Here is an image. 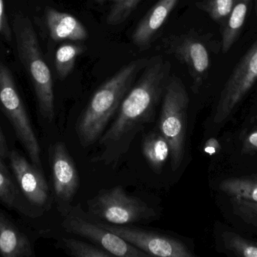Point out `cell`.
<instances>
[{"label": "cell", "instance_id": "cell-1", "mask_svg": "<svg viewBox=\"0 0 257 257\" xmlns=\"http://www.w3.org/2000/svg\"><path fill=\"white\" fill-rule=\"evenodd\" d=\"M171 76V64L163 57L148 60L140 78L132 86L117 116L99 140L98 162L116 165L126 155L136 135L154 121Z\"/></svg>", "mask_w": 257, "mask_h": 257}, {"label": "cell", "instance_id": "cell-2", "mask_svg": "<svg viewBox=\"0 0 257 257\" xmlns=\"http://www.w3.org/2000/svg\"><path fill=\"white\" fill-rule=\"evenodd\" d=\"M148 61L143 59L131 62L105 81L93 94L87 107L78 117L75 127L81 146L88 147L99 141L118 111L138 74Z\"/></svg>", "mask_w": 257, "mask_h": 257}, {"label": "cell", "instance_id": "cell-3", "mask_svg": "<svg viewBox=\"0 0 257 257\" xmlns=\"http://www.w3.org/2000/svg\"><path fill=\"white\" fill-rule=\"evenodd\" d=\"M21 62L30 73L41 115L51 122L54 118V96L51 71L42 57L36 32L28 18L18 17L13 24Z\"/></svg>", "mask_w": 257, "mask_h": 257}, {"label": "cell", "instance_id": "cell-4", "mask_svg": "<svg viewBox=\"0 0 257 257\" xmlns=\"http://www.w3.org/2000/svg\"><path fill=\"white\" fill-rule=\"evenodd\" d=\"M189 104L190 98L182 80L176 75L169 77L162 98L159 131L170 146L173 172L181 167L185 154Z\"/></svg>", "mask_w": 257, "mask_h": 257}, {"label": "cell", "instance_id": "cell-5", "mask_svg": "<svg viewBox=\"0 0 257 257\" xmlns=\"http://www.w3.org/2000/svg\"><path fill=\"white\" fill-rule=\"evenodd\" d=\"M88 214L96 220L113 225H133L152 221L154 208L136 196L126 194L121 186L102 190L87 202Z\"/></svg>", "mask_w": 257, "mask_h": 257}, {"label": "cell", "instance_id": "cell-6", "mask_svg": "<svg viewBox=\"0 0 257 257\" xmlns=\"http://www.w3.org/2000/svg\"><path fill=\"white\" fill-rule=\"evenodd\" d=\"M63 217L62 226L66 232L85 238L111 253L113 256H150L148 253L104 227L99 220L86 213L80 204L65 210Z\"/></svg>", "mask_w": 257, "mask_h": 257}, {"label": "cell", "instance_id": "cell-7", "mask_svg": "<svg viewBox=\"0 0 257 257\" xmlns=\"http://www.w3.org/2000/svg\"><path fill=\"white\" fill-rule=\"evenodd\" d=\"M0 107L10 121L18 140L28 153L30 161L36 167L42 170L39 142L14 82L12 73L1 61Z\"/></svg>", "mask_w": 257, "mask_h": 257}, {"label": "cell", "instance_id": "cell-8", "mask_svg": "<svg viewBox=\"0 0 257 257\" xmlns=\"http://www.w3.org/2000/svg\"><path fill=\"white\" fill-rule=\"evenodd\" d=\"M257 81V40L237 64L220 93L213 122L228 120Z\"/></svg>", "mask_w": 257, "mask_h": 257}, {"label": "cell", "instance_id": "cell-9", "mask_svg": "<svg viewBox=\"0 0 257 257\" xmlns=\"http://www.w3.org/2000/svg\"><path fill=\"white\" fill-rule=\"evenodd\" d=\"M108 230L140 249L149 256L194 257L185 243L170 235L142 229L133 225H113L101 221Z\"/></svg>", "mask_w": 257, "mask_h": 257}, {"label": "cell", "instance_id": "cell-10", "mask_svg": "<svg viewBox=\"0 0 257 257\" xmlns=\"http://www.w3.org/2000/svg\"><path fill=\"white\" fill-rule=\"evenodd\" d=\"M51 168L57 202L61 205H69L78 193L80 178L73 158L62 142L53 146Z\"/></svg>", "mask_w": 257, "mask_h": 257}, {"label": "cell", "instance_id": "cell-11", "mask_svg": "<svg viewBox=\"0 0 257 257\" xmlns=\"http://www.w3.org/2000/svg\"><path fill=\"white\" fill-rule=\"evenodd\" d=\"M169 49L180 61L188 68L193 78L192 89L198 93L208 75L209 53L202 42L191 36H182L169 44Z\"/></svg>", "mask_w": 257, "mask_h": 257}, {"label": "cell", "instance_id": "cell-12", "mask_svg": "<svg viewBox=\"0 0 257 257\" xmlns=\"http://www.w3.org/2000/svg\"><path fill=\"white\" fill-rule=\"evenodd\" d=\"M9 159L14 175L29 202L36 206L45 205L49 198V190L42 170L16 151L9 152Z\"/></svg>", "mask_w": 257, "mask_h": 257}, {"label": "cell", "instance_id": "cell-13", "mask_svg": "<svg viewBox=\"0 0 257 257\" xmlns=\"http://www.w3.org/2000/svg\"><path fill=\"white\" fill-rule=\"evenodd\" d=\"M180 1L159 0L135 29L132 36L133 44L139 48H148Z\"/></svg>", "mask_w": 257, "mask_h": 257}, {"label": "cell", "instance_id": "cell-14", "mask_svg": "<svg viewBox=\"0 0 257 257\" xmlns=\"http://www.w3.org/2000/svg\"><path fill=\"white\" fill-rule=\"evenodd\" d=\"M47 24L51 38L55 41H84L88 38V32L81 21L75 17L55 9H48Z\"/></svg>", "mask_w": 257, "mask_h": 257}, {"label": "cell", "instance_id": "cell-15", "mask_svg": "<svg viewBox=\"0 0 257 257\" xmlns=\"http://www.w3.org/2000/svg\"><path fill=\"white\" fill-rule=\"evenodd\" d=\"M0 255L4 257L33 256V248L28 238L1 212Z\"/></svg>", "mask_w": 257, "mask_h": 257}, {"label": "cell", "instance_id": "cell-16", "mask_svg": "<svg viewBox=\"0 0 257 257\" xmlns=\"http://www.w3.org/2000/svg\"><path fill=\"white\" fill-rule=\"evenodd\" d=\"M142 153L151 168L160 174L170 157L171 148L160 131H151L144 137Z\"/></svg>", "mask_w": 257, "mask_h": 257}, {"label": "cell", "instance_id": "cell-17", "mask_svg": "<svg viewBox=\"0 0 257 257\" xmlns=\"http://www.w3.org/2000/svg\"><path fill=\"white\" fill-rule=\"evenodd\" d=\"M252 0H235L232 12L222 24V50L228 52L242 30Z\"/></svg>", "mask_w": 257, "mask_h": 257}, {"label": "cell", "instance_id": "cell-18", "mask_svg": "<svg viewBox=\"0 0 257 257\" xmlns=\"http://www.w3.org/2000/svg\"><path fill=\"white\" fill-rule=\"evenodd\" d=\"M219 189L229 197L257 202V174L224 180Z\"/></svg>", "mask_w": 257, "mask_h": 257}, {"label": "cell", "instance_id": "cell-19", "mask_svg": "<svg viewBox=\"0 0 257 257\" xmlns=\"http://www.w3.org/2000/svg\"><path fill=\"white\" fill-rule=\"evenodd\" d=\"M85 48L75 44H65L57 49L55 64L59 78L63 80L70 75L75 67L77 57L84 52Z\"/></svg>", "mask_w": 257, "mask_h": 257}, {"label": "cell", "instance_id": "cell-20", "mask_svg": "<svg viewBox=\"0 0 257 257\" xmlns=\"http://www.w3.org/2000/svg\"><path fill=\"white\" fill-rule=\"evenodd\" d=\"M221 241L225 250L236 256L257 257V242L233 232H224Z\"/></svg>", "mask_w": 257, "mask_h": 257}, {"label": "cell", "instance_id": "cell-21", "mask_svg": "<svg viewBox=\"0 0 257 257\" xmlns=\"http://www.w3.org/2000/svg\"><path fill=\"white\" fill-rule=\"evenodd\" d=\"M61 247L69 256L75 257H111V253L93 243L85 242L75 238H63Z\"/></svg>", "mask_w": 257, "mask_h": 257}, {"label": "cell", "instance_id": "cell-22", "mask_svg": "<svg viewBox=\"0 0 257 257\" xmlns=\"http://www.w3.org/2000/svg\"><path fill=\"white\" fill-rule=\"evenodd\" d=\"M234 215L257 235V202L230 198Z\"/></svg>", "mask_w": 257, "mask_h": 257}, {"label": "cell", "instance_id": "cell-23", "mask_svg": "<svg viewBox=\"0 0 257 257\" xmlns=\"http://www.w3.org/2000/svg\"><path fill=\"white\" fill-rule=\"evenodd\" d=\"M235 0H203L197 3L199 9L206 12L213 21L223 24L232 12Z\"/></svg>", "mask_w": 257, "mask_h": 257}, {"label": "cell", "instance_id": "cell-24", "mask_svg": "<svg viewBox=\"0 0 257 257\" xmlns=\"http://www.w3.org/2000/svg\"><path fill=\"white\" fill-rule=\"evenodd\" d=\"M111 3V9L107 16V24L119 25L127 19L142 0H104Z\"/></svg>", "mask_w": 257, "mask_h": 257}, {"label": "cell", "instance_id": "cell-25", "mask_svg": "<svg viewBox=\"0 0 257 257\" xmlns=\"http://www.w3.org/2000/svg\"><path fill=\"white\" fill-rule=\"evenodd\" d=\"M241 140L243 153L257 155V116L243 130Z\"/></svg>", "mask_w": 257, "mask_h": 257}, {"label": "cell", "instance_id": "cell-26", "mask_svg": "<svg viewBox=\"0 0 257 257\" xmlns=\"http://www.w3.org/2000/svg\"><path fill=\"white\" fill-rule=\"evenodd\" d=\"M0 201L9 208H14L17 204V192L13 183L0 169Z\"/></svg>", "mask_w": 257, "mask_h": 257}, {"label": "cell", "instance_id": "cell-27", "mask_svg": "<svg viewBox=\"0 0 257 257\" xmlns=\"http://www.w3.org/2000/svg\"><path fill=\"white\" fill-rule=\"evenodd\" d=\"M0 33L7 39L11 38L10 29L5 15L4 5L3 0H0Z\"/></svg>", "mask_w": 257, "mask_h": 257}, {"label": "cell", "instance_id": "cell-28", "mask_svg": "<svg viewBox=\"0 0 257 257\" xmlns=\"http://www.w3.org/2000/svg\"><path fill=\"white\" fill-rule=\"evenodd\" d=\"M9 154L6 140L0 131V169L6 174H7V169L4 162L5 160L9 158Z\"/></svg>", "mask_w": 257, "mask_h": 257}, {"label": "cell", "instance_id": "cell-29", "mask_svg": "<svg viewBox=\"0 0 257 257\" xmlns=\"http://www.w3.org/2000/svg\"><path fill=\"white\" fill-rule=\"evenodd\" d=\"M220 149H221V146H220V143L217 139L214 138V137L208 139L205 142V146H204V151L205 153L209 154L211 155L217 153Z\"/></svg>", "mask_w": 257, "mask_h": 257}, {"label": "cell", "instance_id": "cell-30", "mask_svg": "<svg viewBox=\"0 0 257 257\" xmlns=\"http://www.w3.org/2000/svg\"><path fill=\"white\" fill-rule=\"evenodd\" d=\"M255 12H256V15L257 16V0H256V5H255Z\"/></svg>", "mask_w": 257, "mask_h": 257}]
</instances>
